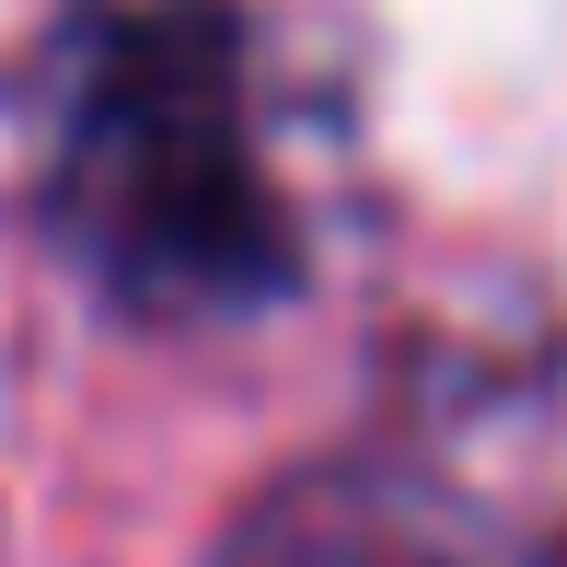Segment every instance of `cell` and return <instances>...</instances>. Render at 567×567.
<instances>
[{"label":"cell","instance_id":"obj_1","mask_svg":"<svg viewBox=\"0 0 567 567\" xmlns=\"http://www.w3.org/2000/svg\"><path fill=\"white\" fill-rule=\"evenodd\" d=\"M35 209L140 324H231L301 290V93L244 0H82L35 82Z\"/></svg>","mask_w":567,"mask_h":567},{"label":"cell","instance_id":"obj_2","mask_svg":"<svg viewBox=\"0 0 567 567\" xmlns=\"http://www.w3.org/2000/svg\"><path fill=\"white\" fill-rule=\"evenodd\" d=\"M220 567H567L522 509L394 452L301 463L220 533Z\"/></svg>","mask_w":567,"mask_h":567}]
</instances>
